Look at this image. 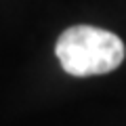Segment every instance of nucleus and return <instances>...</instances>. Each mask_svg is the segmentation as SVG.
Returning <instances> with one entry per match:
<instances>
[{
    "mask_svg": "<svg viewBox=\"0 0 126 126\" xmlns=\"http://www.w3.org/2000/svg\"><path fill=\"white\" fill-rule=\"evenodd\" d=\"M55 53L69 76L86 78L103 76L120 67L126 48L113 32L94 25H74L59 36Z\"/></svg>",
    "mask_w": 126,
    "mask_h": 126,
    "instance_id": "nucleus-1",
    "label": "nucleus"
}]
</instances>
